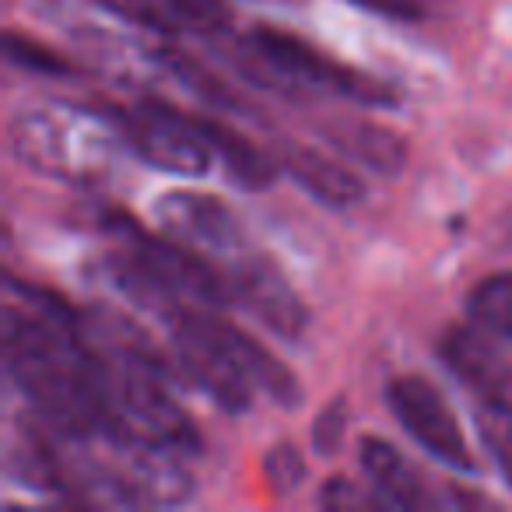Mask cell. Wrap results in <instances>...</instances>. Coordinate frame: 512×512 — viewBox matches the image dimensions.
Wrapping results in <instances>:
<instances>
[{
    "label": "cell",
    "mask_w": 512,
    "mask_h": 512,
    "mask_svg": "<svg viewBox=\"0 0 512 512\" xmlns=\"http://www.w3.org/2000/svg\"><path fill=\"white\" fill-rule=\"evenodd\" d=\"M4 365L43 421L64 439L102 432L99 362L64 302L18 281L4 309Z\"/></svg>",
    "instance_id": "6da1fadb"
},
{
    "label": "cell",
    "mask_w": 512,
    "mask_h": 512,
    "mask_svg": "<svg viewBox=\"0 0 512 512\" xmlns=\"http://www.w3.org/2000/svg\"><path fill=\"white\" fill-rule=\"evenodd\" d=\"M92 351L99 362L102 386V432L155 442V446L179 449L186 456L197 453V428L183 404L172 397L162 362L144 348V341L137 344L102 337L99 344H92Z\"/></svg>",
    "instance_id": "7a4b0ae2"
},
{
    "label": "cell",
    "mask_w": 512,
    "mask_h": 512,
    "mask_svg": "<svg viewBox=\"0 0 512 512\" xmlns=\"http://www.w3.org/2000/svg\"><path fill=\"white\" fill-rule=\"evenodd\" d=\"M11 155L32 172L64 183H99L109 176L120 155L123 130L78 106L22 109L8 127Z\"/></svg>",
    "instance_id": "3957f363"
},
{
    "label": "cell",
    "mask_w": 512,
    "mask_h": 512,
    "mask_svg": "<svg viewBox=\"0 0 512 512\" xmlns=\"http://www.w3.org/2000/svg\"><path fill=\"white\" fill-rule=\"evenodd\" d=\"M239 67L249 81L274 92H330L365 106H393V92L372 74L351 71L337 60L323 57L316 46L278 29H253L239 43Z\"/></svg>",
    "instance_id": "277c9868"
},
{
    "label": "cell",
    "mask_w": 512,
    "mask_h": 512,
    "mask_svg": "<svg viewBox=\"0 0 512 512\" xmlns=\"http://www.w3.org/2000/svg\"><path fill=\"white\" fill-rule=\"evenodd\" d=\"M95 449L85 463V491L116 505H179L190 498L193 477L186 453L113 432L88 435Z\"/></svg>",
    "instance_id": "5b68a950"
},
{
    "label": "cell",
    "mask_w": 512,
    "mask_h": 512,
    "mask_svg": "<svg viewBox=\"0 0 512 512\" xmlns=\"http://www.w3.org/2000/svg\"><path fill=\"white\" fill-rule=\"evenodd\" d=\"M204 309L207 306H186L169 316L176 358L193 386H200L218 407L239 414V411H246L249 400H253L256 383L246 376V369L235 362L232 348L221 341L218 316L204 313Z\"/></svg>",
    "instance_id": "8992f818"
},
{
    "label": "cell",
    "mask_w": 512,
    "mask_h": 512,
    "mask_svg": "<svg viewBox=\"0 0 512 512\" xmlns=\"http://www.w3.org/2000/svg\"><path fill=\"white\" fill-rule=\"evenodd\" d=\"M120 130L127 148H134L148 165L176 176H204L214 162V144L204 120L172 109L169 102L141 99L120 113Z\"/></svg>",
    "instance_id": "52a82bcc"
},
{
    "label": "cell",
    "mask_w": 512,
    "mask_h": 512,
    "mask_svg": "<svg viewBox=\"0 0 512 512\" xmlns=\"http://www.w3.org/2000/svg\"><path fill=\"white\" fill-rule=\"evenodd\" d=\"M386 404L397 414V421L404 425V432L425 449L428 456H435L439 463L463 474H474L477 460L470 453L467 439H463L460 421L453 418V411L446 407L442 393L435 390L428 379L421 376H400L386 386Z\"/></svg>",
    "instance_id": "ba28073f"
},
{
    "label": "cell",
    "mask_w": 512,
    "mask_h": 512,
    "mask_svg": "<svg viewBox=\"0 0 512 512\" xmlns=\"http://www.w3.org/2000/svg\"><path fill=\"white\" fill-rule=\"evenodd\" d=\"M228 278H232V302L249 309L271 334L292 344L302 341L309 327V309L302 306L295 288L267 256H246Z\"/></svg>",
    "instance_id": "9c48e42d"
},
{
    "label": "cell",
    "mask_w": 512,
    "mask_h": 512,
    "mask_svg": "<svg viewBox=\"0 0 512 512\" xmlns=\"http://www.w3.org/2000/svg\"><path fill=\"white\" fill-rule=\"evenodd\" d=\"M155 221L169 239L186 242L193 249L235 253L242 246V225L232 207L211 193L172 190L155 200Z\"/></svg>",
    "instance_id": "30bf717a"
},
{
    "label": "cell",
    "mask_w": 512,
    "mask_h": 512,
    "mask_svg": "<svg viewBox=\"0 0 512 512\" xmlns=\"http://www.w3.org/2000/svg\"><path fill=\"white\" fill-rule=\"evenodd\" d=\"M491 337L495 334L481 323L453 327L442 337L439 358L470 393H477L481 400H505L512 393V362Z\"/></svg>",
    "instance_id": "8fae6325"
},
{
    "label": "cell",
    "mask_w": 512,
    "mask_h": 512,
    "mask_svg": "<svg viewBox=\"0 0 512 512\" xmlns=\"http://www.w3.org/2000/svg\"><path fill=\"white\" fill-rule=\"evenodd\" d=\"M120 22H130L158 36H218L228 29V11L221 0H92Z\"/></svg>",
    "instance_id": "7c38bea8"
},
{
    "label": "cell",
    "mask_w": 512,
    "mask_h": 512,
    "mask_svg": "<svg viewBox=\"0 0 512 512\" xmlns=\"http://www.w3.org/2000/svg\"><path fill=\"white\" fill-rule=\"evenodd\" d=\"M281 169L288 172L292 183H299L309 197H316L323 207H355L365 197V183L341 162L327 158L316 148H302V144H281L278 151Z\"/></svg>",
    "instance_id": "4fadbf2b"
},
{
    "label": "cell",
    "mask_w": 512,
    "mask_h": 512,
    "mask_svg": "<svg viewBox=\"0 0 512 512\" xmlns=\"http://www.w3.org/2000/svg\"><path fill=\"white\" fill-rule=\"evenodd\" d=\"M327 141L334 148H341L348 158H355L358 165L379 172V176H397L407 165V144L400 134L379 127L369 120H351V123H334L323 130Z\"/></svg>",
    "instance_id": "5bb4252c"
},
{
    "label": "cell",
    "mask_w": 512,
    "mask_h": 512,
    "mask_svg": "<svg viewBox=\"0 0 512 512\" xmlns=\"http://www.w3.org/2000/svg\"><path fill=\"white\" fill-rule=\"evenodd\" d=\"M358 456H362V470L372 477V488L386 498V505L393 509H421L425 505V484L414 474V467L390 446L386 439H362L358 446Z\"/></svg>",
    "instance_id": "9a60e30c"
},
{
    "label": "cell",
    "mask_w": 512,
    "mask_h": 512,
    "mask_svg": "<svg viewBox=\"0 0 512 512\" xmlns=\"http://www.w3.org/2000/svg\"><path fill=\"white\" fill-rule=\"evenodd\" d=\"M207 127V137L214 144V155L221 158L225 165L228 179L246 190H264V186L274 183V158H267L264 151H256L239 130H232L228 123H218V120H204Z\"/></svg>",
    "instance_id": "2e32d148"
},
{
    "label": "cell",
    "mask_w": 512,
    "mask_h": 512,
    "mask_svg": "<svg viewBox=\"0 0 512 512\" xmlns=\"http://www.w3.org/2000/svg\"><path fill=\"white\" fill-rule=\"evenodd\" d=\"M467 313L495 337L512 341V274H491L477 281L467 299Z\"/></svg>",
    "instance_id": "e0dca14e"
},
{
    "label": "cell",
    "mask_w": 512,
    "mask_h": 512,
    "mask_svg": "<svg viewBox=\"0 0 512 512\" xmlns=\"http://www.w3.org/2000/svg\"><path fill=\"white\" fill-rule=\"evenodd\" d=\"M477 432L491 456H495L498 470L505 474L512 488V404L509 400H484L477 411Z\"/></svg>",
    "instance_id": "ac0fdd59"
},
{
    "label": "cell",
    "mask_w": 512,
    "mask_h": 512,
    "mask_svg": "<svg viewBox=\"0 0 512 512\" xmlns=\"http://www.w3.org/2000/svg\"><path fill=\"white\" fill-rule=\"evenodd\" d=\"M8 57L15 60L18 67H32V71H43V74H67L64 60L57 53L43 50V46L29 43L22 36H8Z\"/></svg>",
    "instance_id": "d6986e66"
},
{
    "label": "cell",
    "mask_w": 512,
    "mask_h": 512,
    "mask_svg": "<svg viewBox=\"0 0 512 512\" xmlns=\"http://www.w3.org/2000/svg\"><path fill=\"white\" fill-rule=\"evenodd\" d=\"M302 474H306V463H302L299 449H292V446L271 449V456H267V477H271L274 488L292 491L295 484L302 481Z\"/></svg>",
    "instance_id": "ffe728a7"
},
{
    "label": "cell",
    "mask_w": 512,
    "mask_h": 512,
    "mask_svg": "<svg viewBox=\"0 0 512 512\" xmlns=\"http://www.w3.org/2000/svg\"><path fill=\"white\" fill-rule=\"evenodd\" d=\"M323 505H330V509H376V505H386L383 495H365V491H358L351 481H327V488H323Z\"/></svg>",
    "instance_id": "44dd1931"
},
{
    "label": "cell",
    "mask_w": 512,
    "mask_h": 512,
    "mask_svg": "<svg viewBox=\"0 0 512 512\" xmlns=\"http://www.w3.org/2000/svg\"><path fill=\"white\" fill-rule=\"evenodd\" d=\"M341 432H344V407L330 404L327 411L316 418V449H320V453H334L337 442H341Z\"/></svg>",
    "instance_id": "7402d4cb"
},
{
    "label": "cell",
    "mask_w": 512,
    "mask_h": 512,
    "mask_svg": "<svg viewBox=\"0 0 512 512\" xmlns=\"http://www.w3.org/2000/svg\"><path fill=\"white\" fill-rule=\"evenodd\" d=\"M358 8L376 11V15L386 18H400V22H411V18H421V0H351Z\"/></svg>",
    "instance_id": "603a6c76"
}]
</instances>
